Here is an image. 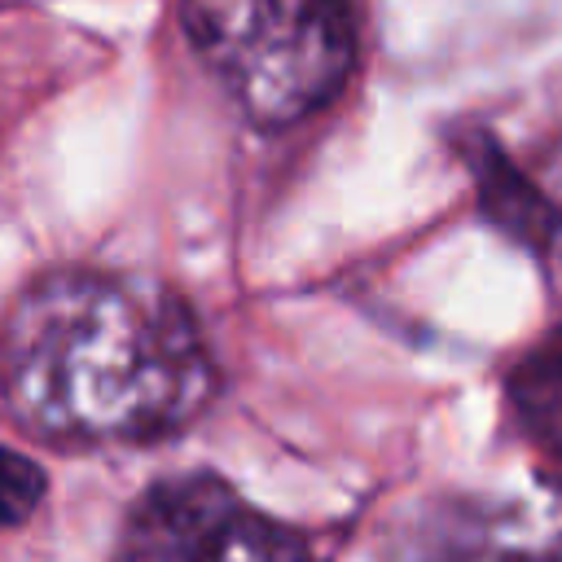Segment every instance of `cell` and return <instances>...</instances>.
<instances>
[{
  "mask_svg": "<svg viewBox=\"0 0 562 562\" xmlns=\"http://www.w3.org/2000/svg\"><path fill=\"white\" fill-rule=\"evenodd\" d=\"M215 391L193 312L158 281L61 268L0 321V395L48 443H149Z\"/></svg>",
  "mask_w": 562,
  "mask_h": 562,
  "instance_id": "6da1fadb",
  "label": "cell"
},
{
  "mask_svg": "<svg viewBox=\"0 0 562 562\" xmlns=\"http://www.w3.org/2000/svg\"><path fill=\"white\" fill-rule=\"evenodd\" d=\"M184 26L202 61L263 127L307 119L351 70L347 0H189Z\"/></svg>",
  "mask_w": 562,
  "mask_h": 562,
  "instance_id": "7a4b0ae2",
  "label": "cell"
},
{
  "mask_svg": "<svg viewBox=\"0 0 562 562\" xmlns=\"http://www.w3.org/2000/svg\"><path fill=\"white\" fill-rule=\"evenodd\" d=\"M119 562H312V549L224 479L176 474L127 509Z\"/></svg>",
  "mask_w": 562,
  "mask_h": 562,
  "instance_id": "3957f363",
  "label": "cell"
},
{
  "mask_svg": "<svg viewBox=\"0 0 562 562\" xmlns=\"http://www.w3.org/2000/svg\"><path fill=\"white\" fill-rule=\"evenodd\" d=\"M386 562H562V483L430 496L391 527Z\"/></svg>",
  "mask_w": 562,
  "mask_h": 562,
  "instance_id": "277c9868",
  "label": "cell"
},
{
  "mask_svg": "<svg viewBox=\"0 0 562 562\" xmlns=\"http://www.w3.org/2000/svg\"><path fill=\"white\" fill-rule=\"evenodd\" d=\"M465 158L474 167V184H479V202L487 211V220L496 228H505L509 237H518L531 250H544L549 237L558 233V211L553 202L501 154L496 140L487 136H470Z\"/></svg>",
  "mask_w": 562,
  "mask_h": 562,
  "instance_id": "5b68a950",
  "label": "cell"
},
{
  "mask_svg": "<svg viewBox=\"0 0 562 562\" xmlns=\"http://www.w3.org/2000/svg\"><path fill=\"white\" fill-rule=\"evenodd\" d=\"M509 400L536 443L562 452V325L544 334L509 373Z\"/></svg>",
  "mask_w": 562,
  "mask_h": 562,
  "instance_id": "8992f818",
  "label": "cell"
},
{
  "mask_svg": "<svg viewBox=\"0 0 562 562\" xmlns=\"http://www.w3.org/2000/svg\"><path fill=\"white\" fill-rule=\"evenodd\" d=\"M44 492H48L44 470L31 457H22V452L0 448V527L26 522L40 509Z\"/></svg>",
  "mask_w": 562,
  "mask_h": 562,
  "instance_id": "52a82bcc",
  "label": "cell"
}]
</instances>
